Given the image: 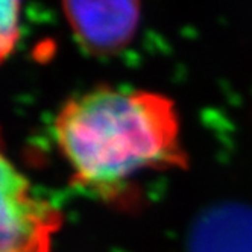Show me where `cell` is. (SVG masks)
Segmentation results:
<instances>
[{
  "instance_id": "cell-1",
  "label": "cell",
  "mask_w": 252,
  "mask_h": 252,
  "mask_svg": "<svg viewBox=\"0 0 252 252\" xmlns=\"http://www.w3.org/2000/svg\"><path fill=\"white\" fill-rule=\"evenodd\" d=\"M55 138L73 183L103 197L141 172L186 163L172 100L141 90L99 87L73 97L55 120Z\"/></svg>"
},
{
  "instance_id": "cell-2",
  "label": "cell",
  "mask_w": 252,
  "mask_h": 252,
  "mask_svg": "<svg viewBox=\"0 0 252 252\" xmlns=\"http://www.w3.org/2000/svg\"><path fill=\"white\" fill-rule=\"evenodd\" d=\"M60 225V213L35 196L22 172L3 158L0 252H50Z\"/></svg>"
},
{
  "instance_id": "cell-3",
  "label": "cell",
  "mask_w": 252,
  "mask_h": 252,
  "mask_svg": "<svg viewBox=\"0 0 252 252\" xmlns=\"http://www.w3.org/2000/svg\"><path fill=\"white\" fill-rule=\"evenodd\" d=\"M63 9L78 43L97 57L128 46L140 19V0H63Z\"/></svg>"
},
{
  "instance_id": "cell-4",
  "label": "cell",
  "mask_w": 252,
  "mask_h": 252,
  "mask_svg": "<svg viewBox=\"0 0 252 252\" xmlns=\"http://www.w3.org/2000/svg\"><path fill=\"white\" fill-rule=\"evenodd\" d=\"M186 252H252V205L218 202L196 216Z\"/></svg>"
},
{
  "instance_id": "cell-5",
  "label": "cell",
  "mask_w": 252,
  "mask_h": 252,
  "mask_svg": "<svg viewBox=\"0 0 252 252\" xmlns=\"http://www.w3.org/2000/svg\"><path fill=\"white\" fill-rule=\"evenodd\" d=\"M22 0H2V22H0V55L5 60L19 41Z\"/></svg>"
}]
</instances>
